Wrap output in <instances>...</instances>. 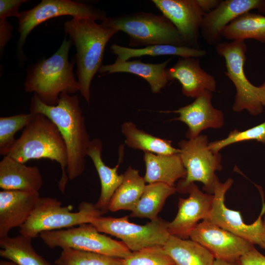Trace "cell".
<instances>
[{"label": "cell", "mask_w": 265, "mask_h": 265, "mask_svg": "<svg viewBox=\"0 0 265 265\" xmlns=\"http://www.w3.org/2000/svg\"><path fill=\"white\" fill-rule=\"evenodd\" d=\"M55 265H123L122 259L70 248L62 249Z\"/></svg>", "instance_id": "obj_31"}, {"label": "cell", "mask_w": 265, "mask_h": 265, "mask_svg": "<svg viewBox=\"0 0 265 265\" xmlns=\"http://www.w3.org/2000/svg\"><path fill=\"white\" fill-rule=\"evenodd\" d=\"M253 9L265 12V0H221L203 18L200 27L203 39L209 45L215 46L221 42L222 31L229 24Z\"/></svg>", "instance_id": "obj_16"}, {"label": "cell", "mask_w": 265, "mask_h": 265, "mask_svg": "<svg viewBox=\"0 0 265 265\" xmlns=\"http://www.w3.org/2000/svg\"><path fill=\"white\" fill-rule=\"evenodd\" d=\"M238 262L240 265H265V256L254 246L239 259Z\"/></svg>", "instance_id": "obj_36"}, {"label": "cell", "mask_w": 265, "mask_h": 265, "mask_svg": "<svg viewBox=\"0 0 265 265\" xmlns=\"http://www.w3.org/2000/svg\"><path fill=\"white\" fill-rule=\"evenodd\" d=\"M212 92L206 90L191 104L168 111L178 113L179 116L174 119L186 125L188 139L197 137L206 129H219L223 126L224 113L212 106Z\"/></svg>", "instance_id": "obj_17"}, {"label": "cell", "mask_w": 265, "mask_h": 265, "mask_svg": "<svg viewBox=\"0 0 265 265\" xmlns=\"http://www.w3.org/2000/svg\"><path fill=\"white\" fill-rule=\"evenodd\" d=\"M66 15L95 21H103L106 18L104 11L82 3L71 0H42L33 8L20 12L18 50L22 52L26 37L36 26L49 19Z\"/></svg>", "instance_id": "obj_11"}, {"label": "cell", "mask_w": 265, "mask_h": 265, "mask_svg": "<svg viewBox=\"0 0 265 265\" xmlns=\"http://www.w3.org/2000/svg\"><path fill=\"white\" fill-rule=\"evenodd\" d=\"M171 58L158 64L146 63L140 60L121 61L102 65L99 72L103 74L128 73L136 75L147 81L153 93H158L168 82L166 67Z\"/></svg>", "instance_id": "obj_22"}, {"label": "cell", "mask_w": 265, "mask_h": 265, "mask_svg": "<svg viewBox=\"0 0 265 265\" xmlns=\"http://www.w3.org/2000/svg\"><path fill=\"white\" fill-rule=\"evenodd\" d=\"M0 265H17L13 262L8 260H1Z\"/></svg>", "instance_id": "obj_42"}, {"label": "cell", "mask_w": 265, "mask_h": 265, "mask_svg": "<svg viewBox=\"0 0 265 265\" xmlns=\"http://www.w3.org/2000/svg\"><path fill=\"white\" fill-rule=\"evenodd\" d=\"M155 6L175 26L186 46L200 49V27L206 14L198 0H153Z\"/></svg>", "instance_id": "obj_14"}, {"label": "cell", "mask_w": 265, "mask_h": 265, "mask_svg": "<svg viewBox=\"0 0 265 265\" xmlns=\"http://www.w3.org/2000/svg\"><path fill=\"white\" fill-rule=\"evenodd\" d=\"M13 27L7 20H0V51L1 54L4 47L11 37Z\"/></svg>", "instance_id": "obj_37"}, {"label": "cell", "mask_w": 265, "mask_h": 265, "mask_svg": "<svg viewBox=\"0 0 265 265\" xmlns=\"http://www.w3.org/2000/svg\"><path fill=\"white\" fill-rule=\"evenodd\" d=\"M213 265H240L238 261H228L215 259Z\"/></svg>", "instance_id": "obj_40"}, {"label": "cell", "mask_w": 265, "mask_h": 265, "mask_svg": "<svg viewBox=\"0 0 265 265\" xmlns=\"http://www.w3.org/2000/svg\"><path fill=\"white\" fill-rule=\"evenodd\" d=\"M234 181L228 178L224 183L216 181L213 192V200L210 214L205 220L227 230L249 241L260 245L263 231L262 217L265 213V203L263 193L262 208L258 218L253 223L244 222L239 211L227 207L225 204V194L233 185Z\"/></svg>", "instance_id": "obj_12"}, {"label": "cell", "mask_w": 265, "mask_h": 265, "mask_svg": "<svg viewBox=\"0 0 265 265\" xmlns=\"http://www.w3.org/2000/svg\"><path fill=\"white\" fill-rule=\"evenodd\" d=\"M39 237L50 248H70L124 259L132 252L122 241L99 232L91 223L65 230L41 232Z\"/></svg>", "instance_id": "obj_8"}, {"label": "cell", "mask_w": 265, "mask_h": 265, "mask_svg": "<svg viewBox=\"0 0 265 265\" xmlns=\"http://www.w3.org/2000/svg\"><path fill=\"white\" fill-rule=\"evenodd\" d=\"M33 114L6 156L23 163L40 159L56 161L61 169L58 188L64 193L69 180L66 172L68 157L65 143L54 123L42 114Z\"/></svg>", "instance_id": "obj_3"}, {"label": "cell", "mask_w": 265, "mask_h": 265, "mask_svg": "<svg viewBox=\"0 0 265 265\" xmlns=\"http://www.w3.org/2000/svg\"><path fill=\"white\" fill-rule=\"evenodd\" d=\"M163 248L175 265H213L215 260L207 249L190 239L170 235Z\"/></svg>", "instance_id": "obj_24"}, {"label": "cell", "mask_w": 265, "mask_h": 265, "mask_svg": "<svg viewBox=\"0 0 265 265\" xmlns=\"http://www.w3.org/2000/svg\"><path fill=\"white\" fill-rule=\"evenodd\" d=\"M143 159L146 166L143 178L146 183H162L175 186L177 181L186 176L179 154L166 155L145 152Z\"/></svg>", "instance_id": "obj_23"}, {"label": "cell", "mask_w": 265, "mask_h": 265, "mask_svg": "<svg viewBox=\"0 0 265 265\" xmlns=\"http://www.w3.org/2000/svg\"><path fill=\"white\" fill-rule=\"evenodd\" d=\"M72 209L71 205L62 206L57 199L40 197L28 219L20 227L19 233L33 238L42 232L90 223L103 214L95 204L87 202L80 203L77 212Z\"/></svg>", "instance_id": "obj_5"}, {"label": "cell", "mask_w": 265, "mask_h": 265, "mask_svg": "<svg viewBox=\"0 0 265 265\" xmlns=\"http://www.w3.org/2000/svg\"><path fill=\"white\" fill-rule=\"evenodd\" d=\"M26 0H0V20H5L9 17H16L18 18L20 12L18 10L23 3Z\"/></svg>", "instance_id": "obj_35"}, {"label": "cell", "mask_w": 265, "mask_h": 265, "mask_svg": "<svg viewBox=\"0 0 265 265\" xmlns=\"http://www.w3.org/2000/svg\"><path fill=\"white\" fill-rule=\"evenodd\" d=\"M123 181L117 188L108 205V211H132L142 195L146 182L137 170L129 166L123 174Z\"/></svg>", "instance_id": "obj_25"}, {"label": "cell", "mask_w": 265, "mask_h": 265, "mask_svg": "<svg viewBox=\"0 0 265 265\" xmlns=\"http://www.w3.org/2000/svg\"><path fill=\"white\" fill-rule=\"evenodd\" d=\"M259 97L262 106H265V80L259 86Z\"/></svg>", "instance_id": "obj_39"}, {"label": "cell", "mask_w": 265, "mask_h": 265, "mask_svg": "<svg viewBox=\"0 0 265 265\" xmlns=\"http://www.w3.org/2000/svg\"><path fill=\"white\" fill-rule=\"evenodd\" d=\"M221 1L220 0H198L200 6L206 13L215 8Z\"/></svg>", "instance_id": "obj_38"}, {"label": "cell", "mask_w": 265, "mask_h": 265, "mask_svg": "<svg viewBox=\"0 0 265 265\" xmlns=\"http://www.w3.org/2000/svg\"><path fill=\"white\" fill-rule=\"evenodd\" d=\"M260 246L265 249V216L263 219V231Z\"/></svg>", "instance_id": "obj_41"}, {"label": "cell", "mask_w": 265, "mask_h": 265, "mask_svg": "<svg viewBox=\"0 0 265 265\" xmlns=\"http://www.w3.org/2000/svg\"><path fill=\"white\" fill-rule=\"evenodd\" d=\"M40 197L39 192L0 191V238L8 236L12 229L26 221Z\"/></svg>", "instance_id": "obj_18"}, {"label": "cell", "mask_w": 265, "mask_h": 265, "mask_svg": "<svg viewBox=\"0 0 265 265\" xmlns=\"http://www.w3.org/2000/svg\"><path fill=\"white\" fill-rule=\"evenodd\" d=\"M71 45L65 37L53 55L34 64L24 84L25 91L36 94L47 105L55 106L61 93L70 94L80 91L79 82L73 73L75 60H69Z\"/></svg>", "instance_id": "obj_4"}, {"label": "cell", "mask_w": 265, "mask_h": 265, "mask_svg": "<svg viewBox=\"0 0 265 265\" xmlns=\"http://www.w3.org/2000/svg\"><path fill=\"white\" fill-rule=\"evenodd\" d=\"M249 140H257L265 143V122L244 131L234 130L226 138L209 142V148L217 153L227 146Z\"/></svg>", "instance_id": "obj_34"}, {"label": "cell", "mask_w": 265, "mask_h": 265, "mask_svg": "<svg viewBox=\"0 0 265 265\" xmlns=\"http://www.w3.org/2000/svg\"><path fill=\"white\" fill-rule=\"evenodd\" d=\"M167 223L158 217L144 225L130 222L128 215L120 218L100 216L90 223L100 233L121 240L132 251L163 246L170 236Z\"/></svg>", "instance_id": "obj_9"}, {"label": "cell", "mask_w": 265, "mask_h": 265, "mask_svg": "<svg viewBox=\"0 0 265 265\" xmlns=\"http://www.w3.org/2000/svg\"><path fill=\"white\" fill-rule=\"evenodd\" d=\"M102 23L126 33L132 47L159 44L186 46L177 28L163 15L138 12L106 17Z\"/></svg>", "instance_id": "obj_6"}, {"label": "cell", "mask_w": 265, "mask_h": 265, "mask_svg": "<svg viewBox=\"0 0 265 265\" xmlns=\"http://www.w3.org/2000/svg\"><path fill=\"white\" fill-rule=\"evenodd\" d=\"M33 114L30 112L0 117V155L4 157L8 154L16 141V133L25 128Z\"/></svg>", "instance_id": "obj_32"}, {"label": "cell", "mask_w": 265, "mask_h": 265, "mask_svg": "<svg viewBox=\"0 0 265 265\" xmlns=\"http://www.w3.org/2000/svg\"><path fill=\"white\" fill-rule=\"evenodd\" d=\"M215 47L217 53L225 60V74L236 90L233 110L237 112L246 110L255 116L260 114L263 106L259 100V87L252 84L245 74L247 45L244 41L220 42Z\"/></svg>", "instance_id": "obj_10"}, {"label": "cell", "mask_w": 265, "mask_h": 265, "mask_svg": "<svg viewBox=\"0 0 265 265\" xmlns=\"http://www.w3.org/2000/svg\"><path fill=\"white\" fill-rule=\"evenodd\" d=\"M222 36L232 41L253 39L265 43V16L245 13L229 24L223 30Z\"/></svg>", "instance_id": "obj_30"}, {"label": "cell", "mask_w": 265, "mask_h": 265, "mask_svg": "<svg viewBox=\"0 0 265 265\" xmlns=\"http://www.w3.org/2000/svg\"><path fill=\"white\" fill-rule=\"evenodd\" d=\"M187 198H179L178 211L174 219L167 223L170 235L189 239L191 232L202 219L208 217L212 209L213 194L204 193L194 183L187 187Z\"/></svg>", "instance_id": "obj_15"}, {"label": "cell", "mask_w": 265, "mask_h": 265, "mask_svg": "<svg viewBox=\"0 0 265 265\" xmlns=\"http://www.w3.org/2000/svg\"><path fill=\"white\" fill-rule=\"evenodd\" d=\"M64 29L76 50L77 74L80 91L88 105L90 85L102 66L106 46L118 31L103 24L84 18H73L64 24Z\"/></svg>", "instance_id": "obj_2"}, {"label": "cell", "mask_w": 265, "mask_h": 265, "mask_svg": "<svg viewBox=\"0 0 265 265\" xmlns=\"http://www.w3.org/2000/svg\"><path fill=\"white\" fill-rule=\"evenodd\" d=\"M121 132L125 137V144L129 147L144 152L158 155L179 154V148H175L171 140L159 138L138 129L132 122H125L121 126Z\"/></svg>", "instance_id": "obj_26"}, {"label": "cell", "mask_w": 265, "mask_h": 265, "mask_svg": "<svg viewBox=\"0 0 265 265\" xmlns=\"http://www.w3.org/2000/svg\"><path fill=\"white\" fill-rule=\"evenodd\" d=\"M123 265H175L163 246L146 248L132 252L122 259Z\"/></svg>", "instance_id": "obj_33"}, {"label": "cell", "mask_w": 265, "mask_h": 265, "mask_svg": "<svg viewBox=\"0 0 265 265\" xmlns=\"http://www.w3.org/2000/svg\"><path fill=\"white\" fill-rule=\"evenodd\" d=\"M176 191V186L162 183L148 184L131 216L157 219L166 199Z\"/></svg>", "instance_id": "obj_29"}, {"label": "cell", "mask_w": 265, "mask_h": 265, "mask_svg": "<svg viewBox=\"0 0 265 265\" xmlns=\"http://www.w3.org/2000/svg\"><path fill=\"white\" fill-rule=\"evenodd\" d=\"M111 50L116 56V59L121 61H128L132 58L145 55H176L181 57L199 58L207 54L205 50L201 49L167 44L151 45L137 49L113 44L111 46Z\"/></svg>", "instance_id": "obj_28"}, {"label": "cell", "mask_w": 265, "mask_h": 265, "mask_svg": "<svg viewBox=\"0 0 265 265\" xmlns=\"http://www.w3.org/2000/svg\"><path fill=\"white\" fill-rule=\"evenodd\" d=\"M189 239L207 249L215 259L238 261L254 245L212 223L203 220L189 235Z\"/></svg>", "instance_id": "obj_13"}, {"label": "cell", "mask_w": 265, "mask_h": 265, "mask_svg": "<svg viewBox=\"0 0 265 265\" xmlns=\"http://www.w3.org/2000/svg\"><path fill=\"white\" fill-rule=\"evenodd\" d=\"M209 143L206 135L182 140L178 143L179 155L186 174L184 179L178 181L176 186L177 192L186 193L187 187L191 183L199 182L203 185V189L206 193L213 194L216 182L218 180L215 172L222 169L221 155L211 151Z\"/></svg>", "instance_id": "obj_7"}, {"label": "cell", "mask_w": 265, "mask_h": 265, "mask_svg": "<svg viewBox=\"0 0 265 265\" xmlns=\"http://www.w3.org/2000/svg\"><path fill=\"white\" fill-rule=\"evenodd\" d=\"M29 110L45 115L56 126L66 147L68 179L73 180L80 176L85 170V157L91 140L78 96L63 92L56 105L49 106L33 93Z\"/></svg>", "instance_id": "obj_1"}, {"label": "cell", "mask_w": 265, "mask_h": 265, "mask_svg": "<svg viewBox=\"0 0 265 265\" xmlns=\"http://www.w3.org/2000/svg\"><path fill=\"white\" fill-rule=\"evenodd\" d=\"M43 183L36 166H27L7 156L0 162V187L3 190L39 192Z\"/></svg>", "instance_id": "obj_20"}, {"label": "cell", "mask_w": 265, "mask_h": 265, "mask_svg": "<svg viewBox=\"0 0 265 265\" xmlns=\"http://www.w3.org/2000/svg\"><path fill=\"white\" fill-rule=\"evenodd\" d=\"M32 239L20 234L0 238V256L17 265H53L36 252Z\"/></svg>", "instance_id": "obj_27"}, {"label": "cell", "mask_w": 265, "mask_h": 265, "mask_svg": "<svg viewBox=\"0 0 265 265\" xmlns=\"http://www.w3.org/2000/svg\"><path fill=\"white\" fill-rule=\"evenodd\" d=\"M168 80H178L182 85L183 94L196 98L205 91H215L214 77L201 67L200 60L195 57H181L171 68L167 69Z\"/></svg>", "instance_id": "obj_19"}, {"label": "cell", "mask_w": 265, "mask_h": 265, "mask_svg": "<svg viewBox=\"0 0 265 265\" xmlns=\"http://www.w3.org/2000/svg\"><path fill=\"white\" fill-rule=\"evenodd\" d=\"M103 143L98 138L91 140L88 148L87 156L91 159L98 174L101 183V193L95 204L97 209L103 214L108 211L109 202L113 194L123 181V174L119 175L117 171L123 159V155H119L118 163L113 168H111L103 161L101 153Z\"/></svg>", "instance_id": "obj_21"}]
</instances>
